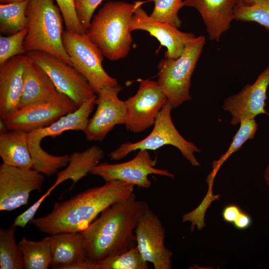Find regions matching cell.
<instances>
[{
    "mask_svg": "<svg viewBox=\"0 0 269 269\" xmlns=\"http://www.w3.org/2000/svg\"><path fill=\"white\" fill-rule=\"evenodd\" d=\"M149 207L134 192L104 210L81 232L88 258L98 262L136 246L135 230Z\"/></svg>",
    "mask_w": 269,
    "mask_h": 269,
    "instance_id": "obj_1",
    "label": "cell"
},
{
    "mask_svg": "<svg viewBox=\"0 0 269 269\" xmlns=\"http://www.w3.org/2000/svg\"><path fill=\"white\" fill-rule=\"evenodd\" d=\"M134 186L120 181H107L72 198L55 202L51 212L30 222L40 232L49 235L81 232L106 209L134 192Z\"/></svg>",
    "mask_w": 269,
    "mask_h": 269,
    "instance_id": "obj_2",
    "label": "cell"
},
{
    "mask_svg": "<svg viewBox=\"0 0 269 269\" xmlns=\"http://www.w3.org/2000/svg\"><path fill=\"white\" fill-rule=\"evenodd\" d=\"M142 3L109 1L95 15L86 33L104 56L117 60L128 55L133 42L130 21L135 9Z\"/></svg>",
    "mask_w": 269,
    "mask_h": 269,
    "instance_id": "obj_3",
    "label": "cell"
},
{
    "mask_svg": "<svg viewBox=\"0 0 269 269\" xmlns=\"http://www.w3.org/2000/svg\"><path fill=\"white\" fill-rule=\"evenodd\" d=\"M26 14L28 18L24 42L26 51L44 52L72 66L62 42L64 19L54 0H29Z\"/></svg>",
    "mask_w": 269,
    "mask_h": 269,
    "instance_id": "obj_4",
    "label": "cell"
},
{
    "mask_svg": "<svg viewBox=\"0 0 269 269\" xmlns=\"http://www.w3.org/2000/svg\"><path fill=\"white\" fill-rule=\"evenodd\" d=\"M97 95L85 102L75 111L58 119L49 126L28 133V142L33 161V168L47 176L58 172L69 161V155H54L47 152L41 146L45 137L54 138L68 131L84 132L89 121L90 115L95 105Z\"/></svg>",
    "mask_w": 269,
    "mask_h": 269,
    "instance_id": "obj_5",
    "label": "cell"
},
{
    "mask_svg": "<svg viewBox=\"0 0 269 269\" xmlns=\"http://www.w3.org/2000/svg\"><path fill=\"white\" fill-rule=\"evenodd\" d=\"M205 44L204 36L195 37L177 59L164 58L158 66L157 83L173 108L191 100V77Z\"/></svg>",
    "mask_w": 269,
    "mask_h": 269,
    "instance_id": "obj_6",
    "label": "cell"
},
{
    "mask_svg": "<svg viewBox=\"0 0 269 269\" xmlns=\"http://www.w3.org/2000/svg\"><path fill=\"white\" fill-rule=\"evenodd\" d=\"M172 109L167 102L159 112L150 134L140 141L122 143L109 154L110 159L119 160L135 150H155L164 145H171L176 147L191 165L199 166L195 153L201 150L194 143L184 138L176 129L171 118Z\"/></svg>",
    "mask_w": 269,
    "mask_h": 269,
    "instance_id": "obj_7",
    "label": "cell"
},
{
    "mask_svg": "<svg viewBox=\"0 0 269 269\" xmlns=\"http://www.w3.org/2000/svg\"><path fill=\"white\" fill-rule=\"evenodd\" d=\"M62 42L72 67L87 81L97 95L107 86L119 85L103 67V55L86 33L64 30Z\"/></svg>",
    "mask_w": 269,
    "mask_h": 269,
    "instance_id": "obj_8",
    "label": "cell"
},
{
    "mask_svg": "<svg viewBox=\"0 0 269 269\" xmlns=\"http://www.w3.org/2000/svg\"><path fill=\"white\" fill-rule=\"evenodd\" d=\"M26 55L46 72L57 90L78 108L96 95L82 75L57 57L39 51L27 52Z\"/></svg>",
    "mask_w": 269,
    "mask_h": 269,
    "instance_id": "obj_9",
    "label": "cell"
},
{
    "mask_svg": "<svg viewBox=\"0 0 269 269\" xmlns=\"http://www.w3.org/2000/svg\"><path fill=\"white\" fill-rule=\"evenodd\" d=\"M156 159L148 150H138L132 159L119 163H100L91 170L90 174L102 178L105 182L120 180L140 188L148 189L152 185L148 175L155 174L174 178V175L166 169L155 167Z\"/></svg>",
    "mask_w": 269,
    "mask_h": 269,
    "instance_id": "obj_10",
    "label": "cell"
},
{
    "mask_svg": "<svg viewBox=\"0 0 269 269\" xmlns=\"http://www.w3.org/2000/svg\"><path fill=\"white\" fill-rule=\"evenodd\" d=\"M138 89L124 101L127 117L125 126L133 133H140L153 126L167 99L157 81L140 79Z\"/></svg>",
    "mask_w": 269,
    "mask_h": 269,
    "instance_id": "obj_11",
    "label": "cell"
},
{
    "mask_svg": "<svg viewBox=\"0 0 269 269\" xmlns=\"http://www.w3.org/2000/svg\"><path fill=\"white\" fill-rule=\"evenodd\" d=\"M44 175L33 168L0 166V210L11 211L28 203L31 192H40Z\"/></svg>",
    "mask_w": 269,
    "mask_h": 269,
    "instance_id": "obj_12",
    "label": "cell"
},
{
    "mask_svg": "<svg viewBox=\"0 0 269 269\" xmlns=\"http://www.w3.org/2000/svg\"><path fill=\"white\" fill-rule=\"evenodd\" d=\"M77 108L69 98L63 95L52 101L37 102L22 107L2 121L7 130L28 133L49 126Z\"/></svg>",
    "mask_w": 269,
    "mask_h": 269,
    "instance_id": "obj_13",
    "label": "cell"
},
{
    "mask_svg": "<svg viewBox=\"0 0 269 269\" xmlns=\"http://www.w3.org/2000/svg\"><path fill=\"white\" fill-rule=\"evenodd\" d=\"M136 247L143 259L154 269H171L172 252L165 246V229L150 208L140 217L135 230Z\"/></svg>",
    "mask_w": 269,
    "mask_h": 269,
    "instance_id": "obj_14",
    "label": "cell"
},
{
    "mask_svg": "<svg viewBox=\"0 0 269 269\" xmlns=\"http://www.w3.org/2000/svg\"><path fill=\"white\" fill-rule=\"evenodd\" d=\"M122 89L119 85L107 86L97 94L95 113L84 132L87 140L102 141L116 125L125 124L126 105L118 97Z\"/></svg>",
    "mask_w": 269,
    "mask_h": 269,
    "instance_id": "obj_15",
    "label": "cell"
},
{
    "mask_svg": "<svg viewBox=\"0 0 269 269\" xmlns=\"http://www.w3.org/2000/svg\"><path fill=\"white\" fill-rule=\"evenodd\" d=\"M269 87V64L252 84L225 99L223 109L231 115L230 123L236 126L245 120L255 119L260 114L269 116L265 109Z\"/></svg>",
    "mask_w": 269,
    "mask_h": 269,
    "instance_id": "obj_16",
    "label": "cell"
},
{
    "mask_svg": "<svg viewBox=\"0 0 269 269\" xmlns=\"http://www.w3.org/2000/svg\"><path fill=\"white\" fill-rule=\"evenodd\" d=\"M141 5L135 9L132 16L130 23L131 31L141 30L148 32L155 37L161 45L166 48L165 58H178L187 42L195 35L192 33L181 31L172 24L152 18Z\"/></svg>",
    "mask_w": 269,
    "mask_h": 269,
    "instance_id": "obj_17",
    "label": "cell"
},
{
    "mask_svg": "<svg viewBox=\"0 0 269 269\" xmlns=\"http://www.w3.org/2000/svg\"><path fill=\"white\" fill-rule=\"evenodd\" d=\"M28 56L21 54L0 65V117L4 120L18 109L22 97Z\"/></svg>",
    "mask_w": 269,
    "mask_h": 269,
    "instance_id": "obj_18",
    "label": "cell"
},
{
    "mask_svg": "<svg viewBox=\"0 0 269 269\" xmlns=\"http://www.w3.org/2000/svg\"><path fill=\"white\" fill-rule=\"evenodd\" d=\"M184 6L200 13L210 40L219 42L234 19L237 0H183Z\"/></svg>",
    "mask_w": 269,
    "mask_h": 269,
    "instance_id": "obj_19",
    "label": "cell"
},
{
    "mask_svg": "<svg viewBox=\"0 0 269 269\" xmlns=\"http://www.w3.org/2000/svg\"><path fill=\"white\" fill-rule=\"evenodd\" d=\"M63 95L57 90L46 72L28 56L18 109L32 103L52 101Z\"/></svg>",
    "mask_w": 269,
    "mask_h": 269,
    "instance_id": "obj_20",
    "label": "cell"
},
{
    "mask_svg": "<svg viewBox=\"0 0 269 269\" xmlns=\"http://www.w3.org/2000/svg\"><path fill=\"white\" fill-rule=\"evenodd\" d=\"M52 269H64L74 263L88 259L81 232H66L49 236Z\"/></svg>",
    "mask_w": 269,
    "mask_h": 269,
    "instance_id": "obj_21",
    "label": "cell"
},
{
    "mask_svg": "<svg viewBox=\"0 0 269 269\" xmlns=\"http://www.w3.org/2000/svg\"><path fill=\"white\" fill-rule=\"evenodd\" d=\"M104 157L103 150L99 146L93 145L81 152H74L69 156V161L62 171L57 173L56 180L51 186L53 189L64 181L70 179L71 190L82 178L90 173L99 164Z\"/></svg>",
    "mask_w": 269,
    "mask_h": 269,
    "instance_id": "obj_22",
    "label": "cell"
},
{
    "mask_svg": "<svg viewBox=\"0 0 269 269\" xmlns=\"http://www.w3.org/2000/svg\"><path fill=\"white\" fill-rule=\"evenodd\" d=\"M0 156L4 164L23 168H33L28 133L18 130L0 133Z\"/></svg>",
    "mask_w": 269,
    "mask_h": 269,
    "instance_id": "obj_23",
    "label": "cell"
},
{
    "mask_svg": "<svg viewBox=\"0 0 269 269\" xmlns=\"http://www.w3.org/2000/svg\"><path fill=\"white\" fill-rule=\"evenodd\" d=\"M25 269H47L51 265L50 237L33 241L23 237L19 242Z\"/></svg>",
    "mask_w": 269,
    "mask_h": 269,
    "instance_id": "obj_24",
    "label": "cell"
},
{
    "mask_svg": "<svg viewBox=\"0 0 269 269\" xmlns=\"http://www.w3.org/2000/svg\"><path fill=\"white\" fill-rule=\"evenodd\" d=\"M258 130V124L255 119L245 120L240 124V127L233 138L232 141L227 151L222 155L219 159L212 162V170L207 178L209 186L208 196H213L212 188L215 176L222 165L231 155L238 151L249 139H253Z\"/></svg>",
    "mask_w": 269,
    "mask_h": 269,
    "instance_id": "obj_25",
    "label": "cell"
},
{
    "mask_svg": "<svg viewBox=\"0 0 269 269\" xmlns=\"http://www.w3.org/2000/svg\"><path fill=\"white\" fill-rule=\"evenodd\" d=\"M16 226L0 229V269H22L23 256L19 244L15 240Z\"/></svg>",
    "mask_w": 269,
    "mask_h": 269,
    "instance_id": "obj_26",
    "label": "cell"
},
{
    "mask_svg": "<svg viewBox=\"0 0 269 269\" xmlns=\"http://www.w3.org/2000/svg\"><path fill=\"white\" fill-rule=\"evenodd\" d=\"M29 0L0 4V30L2 33L12 34L26 28V11Z\"/></svg>",
    "mask_w": 269,
    "mask_h": 269,
    "instance_id": "obj_27",
    "label": "cell"
},
{
    "mask_svg": "<svg viewBox=\"0 0 269 269\" xmlns=\"http://www.w3.org/2000/svg\"><path fill=\"white\" fill-rule=\"evenodd\" d=\"M234 19L256 22L269 31V0H256L251 5L237 4Z\"/></svg>",
    "mask_w": 269,
    "mask_h": 269,
    "instance_id": "obj_28",
    "label": "cell"
},
{
    "mask_svg": "<svg viewBox=\"0 0 269 269\" xmlns=\"http://www.w3.org/2000/svg\"><path fill=\"white\" fill-rule=\"evenodd\" d=\"M99 269H147L148 263L136 246L122 254L108 257L98 262Z\"/></svg>",
    "mask_w": 269,
    "mask_h": 269,
    "instance_id": "obj_29",
    "label": "cell"
},
{
    "mask_svg": "<svg viewBox=\"0 0 269 269\" xmlns=\"http://www.w3.org/2000/svg\"><path fill=\"white\" fill-rule=\"evenodd\" d=\"M153 1L154 8L149 15L152 18L180 27L181 21L178 16L179 10L184 6L183 0H149Z\"/></svg>",
    "mask_w": 269,
    "mask_h": 269,
    "instance_id": "obj_30",
    "label": "cell"
},
{
    "mask_svg": "<svg viewBox=\"0 0 269 269\" xmlns=\"http://www.w3.org/2000/svg\"><path fill=\"white\" fill-rule=\"evenodd\" d=\"M27 33V27L7 36L0 37V65L15 56L24 54V42Z\"/></svg>",
    "mask_w": 269,
    "mask_h": 269,
    "instance_id": "obj_31",
    "label": "cell"
},
{
    "mask_svg": "<svg viewBox=\"0 0 269 269\" xmlns=\"http://www.w3.org/2000/svg\"><path fill=\"white\" fill-rule=\"evenodd\" d=\"M63 16L66 30L78 33H86L77 17L74 0H55Z\"/></svg>",
    "mask_w": 269,
    "mask_h": 269,
    "instance_id": "obj_32",
    "label": "cell"
},
{
    "mask_svg": "<svg viewBox=\"0 0 269 269\" xmlns=\"http://www.w3.org/2000/svg\"><path fill=\"white\" fill-rule=\"evenodd\" d=\"M103 0H74L75 9L79 21L86 32L93 13Z\"/></svg>",
    "mask_w": 269,
    "mask_h": 269,
    "instance_id": "obj_33",
    "label": "cell"
},
{
    "mask_svg": "<svg viewBox=\"0 0 269 269\" xmlns=\"http://www.w3.org/2000/svg\"><path fill=\"white\" fill-rule=\"evenodd\" d=\"M54 189L50 187L48 190L34 204L23 212L18 215L13 221V224L16 227L24 228L31 221L42 204L43 201L50 195Z\"/></svg>",
    "mask_w": 269,
    "mask_h": 269,
    "instance_id": "obj_34",
    "label": "cell"
},
{
    "mask_svg": "<svg viewBox=\"0 0 269 269\" xmlns=\"http://www.w3.org/2000/svg\"><path fill=\"white\" fill-rule=\"evenodd\" d=\"M243 211V210L237 205L231 204L223 208L222 215L225 222L233 224L238 219Z\"/></svg>",
    "mask_w": 269,
    "mask_h": 269,
    "instance_id": "obj_35",
    "label": "cell"
},
{
    "mask_svg": "<svg viewBox=\"0 0 269 269\" xmlns=\"http://www.w3.org/2000/svg\"><path fill=\"white\" fill-rule=\"evenodd\" d=\"M252 224V219L247 213L244 211L238 219L233 224L234 227L238 230H244L249 228Z\"/></svg>",
    "mask_w": 269,
    "mask_h": 269,
    "instance_id": "obj_36",
    "label": "cell"
},
{
    "mask_svg": "<svg viewBox=\"0 0 269 269\" xmlns=\"http://www.w3.org/2000/svg\"><path fill=\"white\" fill-rule=\"evenodd\" d=\"M64 269H99L98 263L94 262L89 259L69 265Z\"/></svg>",
    "mask_w": 269,
    "mask_h": 269,
    "instance_id": "obj_37",
    "label": "cell"
},
{
    "mask_svg": "<svg viewBox=\"0 0 269 269\" xmlns=\"http://www.w3.org/2000/svg\"><path fill=\"white\" fill-rule=\"evenodd\" d=\"M264 179L269 187V163L267 166L264 172Z\"/></svg>",
    "mask_w": 269,
    "mask_h": 269,
    "instance_id": "obj_38",
    "label": "cell"
},
{
    "mask_svg": "<svg viewBox=\"0 0 269 269\" xmlns=\"http://www.w3.org/2000/svg\"><path fill=\"white\" fill-rule=\"evenodd\" d=\"M256 0H237V4H242L245 5H251L254 3Z\"/></svg>",
    "mask_w": 269,
    "mask_h": 269,
    "instance_id": "obj_39",
    "label": "cell"
},
{
    "mask_svg": "<svg viewBox=\"0 0 269 269\" xmlns=\"http://www.w3.org/2000/svg\"><path fill=\"white\" fill-rule=\"evenodd\" d=\"M25 0H6V3L19 2V1H25Z\"/></svg>",
    "mask_w": 269,
    "mask_h": 269,
    "instance_id": "obj_40",
    "label": "cell"
},
{
    "mask_svg": "<svg viewBox=\"0 0 269 269\" xmlns=\"http://www.w3.org/2000/svg\"><path fill=\"white\" fill-rule=\"evenodd\" d=\"M0 3H5L6 0H0Z\"/></svg>",
    "mask_w": 269,
    "mask_h": 269,
    "instance_id": "obj_41",
    "label": "cell"
}]
</instances>
